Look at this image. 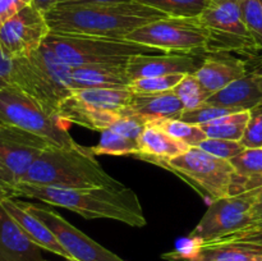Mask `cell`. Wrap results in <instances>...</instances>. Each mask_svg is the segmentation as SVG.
I'll return each instance as SVG.
<instances>
[{
  "mask_svg": "<svg viewBox=\"0 0 262 261\" xmlns=\"http://www.w3.org/2000/svg\"><path fill=\"white\" fill-rule=\"evenodd\" d=\"M51 146L53 143L41 136L14 125L0 124V161L17 183L36 159Z\"/></svg>",
  "mask_w": 262,
  "mask_h": 261,
  "instance_id": "cell-15",
  "label": "cell"
},
{
  "mask_svg": "<svg viewBox=\"0 0 262 261\" xmlns=\"http://www.w3.org/2000/svg\"><path fill=\"white\" fill-rule=\"evenodd\" d=\"M91 155H136L138 142L112 129L101 132L99 143L94 147H86Z\"/></svg>",
  "mask_w": 262,
  "mask_h": 261,
  "instance_id": "cell-27",
  "label": "cell"
},
{
  "mask_svg": "<svg viewBox=\"0 0 262 261\" xmlns=\"http://www.w3.org/2000/svg\"><path fill=\"white\" fill-rule=\"evenodd\" d=\"M235 113L234 110L229 109V107L224 106H217V105L207 104L205 102L204 105L199 107H194L191 110H183L181 113V115L178 117V119L183 120V122L189 123V124L194 125H204L207 123L212 122V120L217 119L220 117H224V115L232 114Z\"/></svg>",
  "mask_w": 262,
  "mask_h": 261,
  "instance_id": "cell-31",
  "label": "cell"
},
{
  "mask_svg": "<svg viewBox=\"0 0 262 261\" xmlns=\"http://www.w3.org/2000/svg\"><path fill=\"white\" fill-rule=\"evenodd\" d=\"M247 73V66L241 59L233 56H207L194 76L212 95Z\"/></svg>",
  "mask_w": 262,
  "mask_h": 261,
  "instance_id": "cell-22",
  "label": "cell"
},
{
  "mask_svg": "<svg viewBox=\"0 0 262 261\" xmlns=\"http://www.w3.org/2000/svg\"><path fill=\"white\" fill-rule=\"evenodd\" d=\"M241 143L246 148L262 147V104L250 110V120Z\"/></svg>",
  "mask_w": 262,
  "mask_h": 261,
  "instance_id": "cell-34",
  "label": "cell"
},
{
  "mask_svg": "<svg viewBox=\"0 0 262 261\" xmlns=\"http://www.w3.org/2000/svg\"><path fill=\"white\" fill-rule=\"evenodd\" d=\"M0 124L14 125L35 133L56 147L79 146L58 115L49 113L40 102L17 87L0 90Z\"/></svg>",
  "mask_w": 262,
  "mask_h": 261,
  "instance_id": "cell-7",
  "label": "cell"
},
{
  "mask_svg": "<svg viewBox=\"0 0 262 261\" xmlns=\"http://www.w3.org/2000/svg\"><path fill=\"white\" fill-rule=\"evenodd\" d=\"M58 2L59 0H32V5L35 8H37L38 10H41L42 13H46L51 8L55 7L58 4Z\"/></svg>",
  "mask_w": 262,
  "mask_h": 261,
  "instance_id": "cell-41",
  "label": "cell"
},
{
  "mask_svg": "<svg viewBox=\"0 0 262 261\" xmlns=\"http://www.w3.org/2000/svg\"><path fill=\"white\" fill-rule=\"evenodd\" d=\"M253 219H255V224H253V227L251 228V229L246 230V232L262 233V196H258L257 202H256L255 206H253Z\"/></svg>",
  "mask_w": 262,
  "mask_h": 261,
  "instance_id": "cell-40",
  "label": "cell"
},
{
  "mask_svg": "<svg viewBox=\"0 0 262 261\" xmlns=\"http://www.w3.org/2000/svg\"><path fill=\"white\" fill-rule=\"evenodd\" d=\"M45 261H48V260H45ZM64 261H76V260H64Z\"/></svg>",
  "mask_w": 262,
  "mask_h": 261,
  "instance_id": "cell-45",
  "label": "cell"
},
{
  "mask_svg": "<svg viewBox=\"0 0 262 261\" xmlns=\"http://www.w3.org/2000/svg\"><path fill=\"white\" fill-rule=\"evenodd\" d=\"M125 40L158 49L163 53L206 51L210 30L200 17H165L137 28Z\"/></svg>",
  "mask_w": 262,
  "mask_h": 261,
  "instance_id": "cell-9",
  "label": "cell"
},
{
  "mask_svg": "<svg viewBox=\"0 0 262 261\" xmlns=\"http://www.w3.org/2000/svg\"><path fill=\"white\" fill-rule=\"evenodd\" d=\"M214 2H220V0H210V3H214Z\"/></svg>",
  "mask_w": 262,
  "mask_h": 261,
  "instance_id": "cell-44",
  "label": "cell"
},
{
  "mask_svg": "<svg viewBox=\"0 0 262 261\" xmlns=\"http://www.w3.org/2000/svg\"><path fill=\"white\" fill-rule=\"evenodd\" d=\"M28 211L37 216L49 229L53 232L58 242L69 253L72 260L76 261H124L102 247L94 240L77 229L76 227L67 222L63 216L56 214L48 207L35 204H25Z\"/></svg>",
  "mask_w": 262,
  "mask_h": 261,
  "instance_id": "cell-14",
  "label": "cell"
},
{
  "mask_svg": "<svg viewBox=\"0 0 262 261\" xmlns=\"http://www.w3.org/2000/svg\"><path fill=\"white\" fill-rule=\"evenodd\" d=\"M256 189H257V191H258V196H262V187H260V188H256Z\"/></svg>",
  "mask_w": 262,
  "mask_h": 261,
  "instance_id": "cell-42",
  "label": "cell"
},
{
  "mask_svg": "<svg viewBox=\"0 0 262 261\" xmlns=\"http://www.w3.org/2000/svg\"><path fill=\"white\" fill-rule=\"evenodd\" d=\"M45 44L69 67L99 63H125L141 54H164L158 49L128 40L50 32Z\"/></svg>",
  "mask_w": 262,
  "mask_h": 261,
  "instance_id": "cell-6",
  "label": "cell"
},
{
  "mask_svg": "<svg viewBox=\"0 0 262 261\" xmlns=\"http://www.w3.org/2000/svg\"><path fill=\"white\" fill-rule=\"evenodd\" d=\"M12 81L13 87L30 95L54 115H58L61 102L74 92L72 67L45 42L31 55L13 60Z\"/></svg>",
  "mask_w": 262,
  "mask_h": 261,
  "instance_id": "cell-4",
  "label": "cell"
},
{
  "mask_svg": "<svg viewBox=\"0 0 262 261\" xmlns=\"http://www.w3.org/2000/svg\"><path fill=\"white\" fill-rule=\"evenodd\" d=\"M256 261H262V255H261V256H258L257 260H256Z\"/></svg>",
  "mask_w": 262,
  "mask_h": 261,
  "instance_id": "cell-43",
  "label": "cell"
},
{
  "mask_svg": "<svg viewBox=\"0 0 262 261\" xmlns=\"http://www.w3.org/2000/svg\"><path fill=\"white\" fill-rule=\"evenodd\" d=\"M45 14L51 32L125 40L130 32L165 18L164 13L137 2L54 7Z\"/></svg>",
  "mask_w": 262,
  "mask_h": 261,
  "instance_id": "cell-1",
  "label": "cell"
},
{
  "mask_svg": "<svg viewBox=\"0 0 262 261\" xmlns=\"http://www.w3.org/2000/svg\"><path fill=\"white\" fill-rule=\"evenodd\" d=\"M207 104L229 107L234 112L251 110L262 104V72H252L232 82L207 100Z\"/></svg>",
  "mask_w": 262,
  "mask_h": 261,
  "instance_id": "cell-19",
  "label": "cell"
},
{
  "mask_svg": "<svg viewBox=\"0 0 262 261\" xmlns=\"http://www.w3.org/2000/svg\"><path fill=\"white\" fill-rule=\"evenodd\" d=\"M125 63H99L72 68L74 90L84 89H123L129 87Z\"/></svg>",
  "mask_w": 262,
  "mask_h": 261,
  "instance_id": "cell-20",
  "label": "cell"
},
{
  "mask_svg": "<svg viewBox=\"0 0 262 261\" xmlns=\"http://www.w3.org/2000/svg\"><path fill=\"white\" fill-rule=\"evenodd\" d=\"M147 5L168 17L194 18L200 17L210 5V0H135Z\"/></svg>",
  "mask_w": 262,
  "mask_h": 261,
  "instance_id": "cell-26",
  "label": "cell"
},
{
  "mask_svg": "<svg viewBox=\"0 0 262 261\" xmlns=\"http://www.w3.org/2000/svg\"><path fill=\"white\" fill-rule=\"evenodd\" d=\"M150 122L165 130L173 138L188 145L189 147H199L200 143L207 138L200 125L189 124V123L183 122L181 119L161 118V119L150 120Z\"/></svg>",
  "mask_w": 262,
  "mask_h": 261,
  "instance_id": "cell-28",
  "label": "cell"
},
{
  "mask_svg": "<svg viewBox=\"0 0 262 261\" xmlns=\"http://www.w3.org/2000/svg\"><path fill=\"white\" fill-rule=\"evenodd\" d=\"M28 5H32V0H0V28Z\"/></svg>",
  "mask_w": 262,
  "mask_h": 261,
  "instance_id": "cell-36",
  "label": "cell"
},
{
  "mask_svg": "<svg viewBox=\"0 0 262 261\" xmlns=\"http://www.w3.org/2000/svg\"><path fill=\"white\" fill-rule=\"evenodd\" d=\"M205 58L191 54H141L127 60V72L130 81L146 77L169 74H194Z\"/></svg>",
  "mask_w": 262,
  "mask_h": 261,
  "instance_id": "cell-16",
  "label": "cell"
},
{
  "mask_svg": "<svg viewBox=\"0 0 262 261\" xmlns=\"http://www.w3.org/2000/svg\"><path fill=\"white\" fill-rule=\"evenodd\" d=\"M199 147L216 158L225 159V160H232L233 158L243 153L246 148L239 141L220 140V138H206L200 143Z\"/></svg>",
  "mask_w": 262,
  "mask_h": 261,
  "instance_id": "cell-32",
  "label": "cell"
},
{
  "mask_svg": "<svg viewBox=\"0 0 262 261\" xmlns=\"http://www.w3.org/2000/svg\"><path fill=\"white\" fill-rule=\"evenodd\" d=\"M147 161L173 171L211 202L230 196L233 192L235 169L230 160L216 158L200 147H189L173 159Z\"/></svg>",
  "mask_w": 262,
  "mask_h": 261,
  "instance_id": "cell-5",
  "label": "cell"
},
{
  "mask_svg": "<svg viewBox=\"0 0 262 261\" xmlns=\"http://www.w3.org/2000/svg\"><path fill=\"white\" fill-rule=\"evenodd\" d=\"M50 32L45 14L28 5L0 28V49L9 60L26 58L42 46Z\"/></svg>",
  "mask_w": 262,
  "mask_h": 261,
  "instance_id": "cell-13",
  "label": "cell"
},
{
  "mask_svg": "<svg viewBox=\"0 0 262 261\" xmlns=\"http://www.w3.org/2000/svg\"><path fill=\"white\" fill-rule=\"evenodd\" d=\"M250 120V110L235 112L224 115L207 124L200 125L207 138L239 141L243 138L245 130Z\"/></svg>",
  "mask_w": 262,
  "mask_h": 261,
  "instance_id": "cell-25",
  "label": "cell"
},
{
  "mask_svg": "<svg viewBox=\"0 0 262 261\" xmlns=\"http://www.w3.org/2000/svg\"><path fill=\"white\" fill-rule=\"evenodd\" d=\"M19 183L40 184L58 188H96L124 187L115 181L95 160L86 147L73 148L51 146L43 151Z\"/></svg>",
  "mask_w": 262,
  "mask_h": 261,
  "instance_id": "cell-3",
  "label": "cell"
},
{
  "mask_svg": "<svg viewBox=\"0 0 262 261\" xmlns=\"http://www.w3.org/2000/svg\"><path fill=\"white\" fill-rule=\"evenodd\" d=\"M147 120L142 119V118L133 117V115H127V117H120L114 124L107 129H112L114 132L120 133V135L125 136V137L130 138L133 141H137L140 138L141 132L143 130V127L146 125Z\"/></svg>",
  "mask_w": 262,
  "mask_h": 261,
  "instance_id": "cell-35",
  "label": "cell"
},
{
  "mask_svg": "<svg viewBox=\"0 0 262 261\" xmlns=\"http://www.w3.org/2000/svg\"><path fill=\"white\" fill-rule=\"evenodd\" d=\"M253 233H257V232H253ZM261 234H262V233H261Z\"/></svg>",
  "mask_w": 262,
  "mask_h": 261,
  "instance_id": "cell-46",
  "label": "cell"
},
{
  "mask_svg": "<svg viewBox=\"0 0 262 261\" xmlns=\"http://www.w3.org/2000/svg\"><path fill=\"white\" fill-rule=\"evenodd\" d=\"M17 182L13 178L10 171L0 161V197H14Z\"/></svg>",
  "mask_w": 262,
  "mask_h": 261,
  "instance_id": "cell-37",
  "label": "cell"
},
{
  "mask_svg": "<svg viewBox=\"0 0 262 261\" xmlns=\"http://www.w3.org/2000/svg\"><path fill=\"white\" fill-rule=\"evenodd\" d=\"M17 197H28L64 207L84 219H112L137 228L146 225V217L137 194L125 186L120 188H58L17 183L15 199Z\"/></svg>",
  "mask_w": 262,
  "mask_h": 261,
  "instance_id": "cell-2",
  "label": "cell"
},
{
  "mask_svg": "<svg viewBox=\"0 0 262 261\" xmlns=\"http://www.w3.org/2000/svg\"><path fill=\"white\" fill-rule=\"evenodd\" d=\"M41 250L0 204V261H45Z\"/></svg>",
  "mask_w": 262,
  "mask_h": 261,
  "instance_id": "cell-18",
  "label": "cell"
},
{
  "mask_svg": "<svg viewBox=\"0 0 262 261\" xmlns=\"http://www.w3.org/2000/svg\"><path fill=\"white\" fill-rule=\"evenodd\" d=\"M127 2H133V0H59L56 5H58V7H67V5L112 4V3H127Z\"/></svg>",
  "mask_w": 262,
  "mask_h": 261,
  "instance_id": "cell-39",
  "label": "cell"
},
{
  "mask_svg": "<svg viewBox=\"0 0 262 261\" xmlns=\"http://www.w3.org/2000/svg\"><path fill=\"white\" fill-rule=\"evenodd\" d=\"M133 92L123 89L74 90L58 109V117L64 123H73L92 130L112 127L120 118V110L130 101Z\"/></svg>",
  "mask_w": 262,
  "mask_h": 261,
  "instance_id": "cell-8",
  "label": "cell"
},
{
  "mask_svg": "<svg viewBox=\"0 0 262 261\" xmlns=\"http://www.w3.org/2000/svg\"><path fill=\"white\" fill-rule=\"evenodd\" d=\"M242 0H220L210 3L200 19L210 30L206 51H241L255 54L261 46L253 38L243 20Z\"/></svg>",
  "mask_w": 262,
  "mask_h": 261,
  "instance_id": "cell-11",
  "label": "cell"
},
{
  "mask_svg": "<svg viewBox=\"0 0 262 261\" xmlns=\"http://www.w3.org/2000/svg\"><path fill=\"white\" fill-rule=\"evenodd\" d=\"M262 255V238L229 237L216 241L188 240L161 257L165 261H256Z\"/></svg>",
  "mask_w": 262,
  "mask_h": 261,
  "instance_id": "cell-12",
  "label": "cell"
},
{
  "mask_svg": "<svg viewBox=\"0 0 262 261\" xmlns=\"http://www.w3.org/2000/svg\"><path fill=\"white\" fill-rule=\"evenodd\" d=\"M257 200V189L215 200L192 230L189 238L207 242L233 237L251 229L255 224L253 206Z\"/></svg>",
  "mask_w": 262,
  "mask_h": 261,
  "instance_id": "cell-10",
  "label": "cell"
},
{
  "mask_svg": "<svg viewBox=\"0 0 262 261\" xmlns=\"http://www.w3.org/2000/svg\"><path fill=\"white\" fill-rule=\"evenodd\" d=\"M230 163L235 169L232 194L262 187V147L245 148Z\"/></svg>",
  "mask_w": 262,
  "mask_h": 261,
  "instance_id": "cell-24",
  "label": "cell"
},
{
  "mask_svg": "<svg viewBox=\"0 0 262 261\" xmlns=\"http://www.w3.org/2000/svg\"><path fill=\"white\" fill-rule=\"evenodd\" d=\"M13 60H9L0 49V90L13 87Z\"/></svg>",
  "mask_w": 262,
  "mask_h": 261,
  "instance_id": "cell-38",
  "label": "cell"
},
{
  "mask_svg": "<svg viewBox=\"0 0 262 261\" xmlns=\"http://www.w3.org/2000/svg\"><path fill=\"white\" fill-rule=\"evenodd\" d=\"M188 148V145L169 136L154 123L147 122L138 138L140 151L133 156L145 161L151 159H173L186 153Z\"/></svg>",
  "mask_w": 262,
  "mask_h": 261,
  "instance_id": "cell-23",
  "label": "cell"
},
{
  "mask_svg": "<svg viewBox=\"0 0 262 261\" xmlns=\"http://www.w3.org/2000/svg\"><path fill=\"white\" fill-rule=\"evenodd\" d=\"M186 74H169V76L146 77L130 82L128 89L133 94H160L173 91L174 87L183 79Z\"/></svg>",
  "mask_w": 262,
  "mask_h": 261,
  "instance_id": "cell-30",
  "label": "cell"
},
{
  "mask_svg": "<svg viewBox=\"0 0 262 261\" xmlns=\"http://www.w3.org/2000/svg\"><path fill=\"white\" fill-rule=\"evenodd\" d=\"M184 107L173 91L160 94H133L130 101L120 110V117L142 118L147 120L174 118L178 119Z\"/></svg>",
  "mask_w": 262,
  "mask_h": 261,
  "instance_id": "cell-21",
  "label": "cell"
},
{
  "mask_svg": "<svg viewBox=\"0 0 262 261\" xmlns=\"http://www.w3.org/2000/svg\"><path fill=\"white\" fill-rule=\"evenodd\" d=\"M0 204L9 212L10 216L17 222L20 229L26 233V235L33 243H36L38 247L49 251V252L55 253L60 257H64L66 260H72L69 253L58 242L53 232L37 216L28 211L25 204L17 201L14 197H0Z\"/></svg>",
  "mask_w": 262,
  "mask_h": 261,
  "instance_id": "cell-17",
  "label": "cell"
},
{
  "mask_svg": "<svg viewBox=\"0 0 262 261\" xmlns=\"http://www.w3.org/2000/svg\"><path fill=\"white\" fill-rule=\"evenodd\" d=\"M241 7L246 27L262 48V0H242Z\"/></svg>",
  "mask_w": 262,
  "mask_h": 261,
  "instance_id": "cell-33",
  "label": "cell"
},
{
  "mask_svg": "<svg viewBox=\"0 0 262 261\" xmlns=\"http://www.w3.org/2000/svg\"><path fill=\"white\" fill-rule=\"evenodd\" d=\"M184 110H191L204 105L211 96L209 91L200 83L194 74H186L181 82L173 89Z\"/></svg>",
  "mask_w": 262,
  "mask_h": 261,
  "instance_id": "cell-29",
  "label": "cell"
}]
</instances>
